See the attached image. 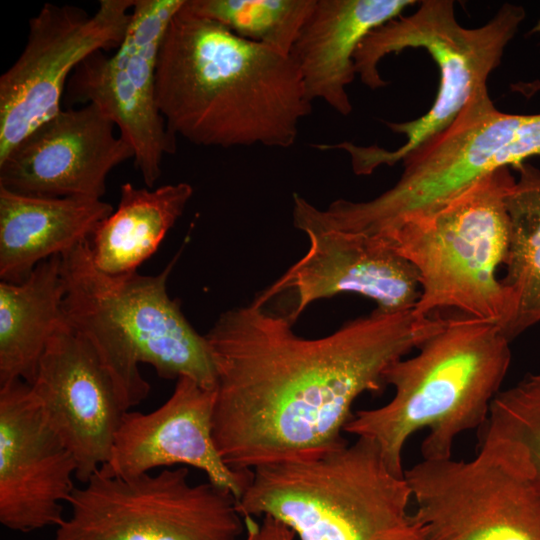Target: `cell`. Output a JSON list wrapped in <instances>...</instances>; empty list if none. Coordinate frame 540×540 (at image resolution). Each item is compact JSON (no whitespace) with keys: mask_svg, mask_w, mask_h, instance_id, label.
Instances as JSON below:
<instances>
[{"mask_svg":"<svg viewBox=\"0 0 540 540\" xmlns=\"http://www.w3.org/2000/svg\"><path fill=\"white\" fill-rule=\"evenodd\" d=\"M482 428L512 442L540 485V369L501 389Z\"/></svg>","mask_w":540,"mask_h":540,"instance_id":"obj_24","label":"cell"},{"mask_svg":"<svg viewBox=\"0 0 540 540\" xmlns=\"http://www.w3.org/2000/svg\"><path fill=\"white\" fill-rule=\"evenodd\" d=\"M87 197H40L0 186V278L19 283L42 261L88 240L113 212Z\"/></svg>","mask_w":540,"mask_h":540,"instance_id":"obj_19","label":"cell"},{"mask_svg":"<svg viewBox=\"0 0 540 540\" xmlns=\"http://www.w3.org/2000/svg\"><path fill=\"white\" fill-rule=\"evenodd\" d=\"M443 322L413 310L375 309L335 332L298 336L287 317L250 304L223 312L205 335L216 370L213 437L237 472L318 458L342 437L363 393H379L384 373Z\"/></svg>","mask_w":540,"mask_h":540,"instance_id":"obj_1","label":"cell"},{"mask_svg":"<svg viewBox=\"0 0 540 540\" xmlns=\"http://www.w3.org/2000/svg\"><path fill=\"white\" fill-rule=\"evenodd\" d=\"M404 477L427 540H540V485L507 439L483 431L471 459L422 458Z\"/></svg>","mask_w":540,"mask_h":540,"instance_id":"obj_8","label":"cell"},{"mask_svg":"<svg viewBox=\"0 0 540 540\" xmlns=\"http://www.w3.org/2000/svg\"><path fill=\"white\" fill-rule=\"evenodd\" d=\"M184 0H135L126 35L114 53L98 51L73 71L67 104H94L118 128L134 151V165L154 188L164 156L175 153L176 136L167 128L155 96L158 53L167 26Z\"/></svg>","mask_w":540,"mask_h":540,"instance_id":"obj_11","label":"cell"},{"mask_svg":"<svg viewBox=\"0 0 540 540\" xmlns=\"http://www.w3.org/2000/svg\"><path fill=\"white\" fill-rule=\"evenodd\" d=\"M216 389L189 377L177 379L171 396L157 409L123 413L111 455L99 470L108 477H132L160 467L190 466L237 499L252 471L237 472L223 461L213 437Z\"/></svg>","mask_w":540,"mask_h":540,"instance_id":"obj_17","label":"cell"},{"mask_svg":"<svg viewBox=\"0 0 540 540\" xmlns=\"http://www.w3.org/2000/svg\"><path fill=\"white\" fill-rule=\"evenodd\" d=\"M61 255L39 263L19 283L0 282V385L32 384L46 346L65 322Z\"/></svg>","mask_w":540,"mask_h":540,"instance_id":"obj_20","label":"cell"},{"mask_svg":"<svg viewBox=\"0 0 540 540\" xmlns=\"http://www.w3.org/2000/svg\"><path fill=\"white\" fill-rule=\"evenodd\" d=\"M532 33H540V20L537 22V24L533 27ZM513 88L526 95L530 96L538 91H540V82H532V83H520L513 86Z\"/></svg>","mask_w":540,"mask_h":540,"instance_id":"obj_26","label":"cell"},{"mask_svg":"<svg viewBox=\"0 0 540 540\" xmlns=\"http://www.w3.org/2000/svg\"><path fill=\"white\" fill-rule=\"evenodd\" d=\"M510 343L497 323L465 315L445 318L414 356L386 369L392 399L354 413L344 432L373 441L400 476L404 446L422 429L428 431L422 458L452 457L456 439L486 423L510 366Z\"/></svg>","mask_w":540,"mask_h":540,"instance_id":"obj_3","label":"cell"},{"mask_svg":"<svg viewBox=\"0 0 540 540\" xmlns=\"http://www.w3.org/2000/svg\"><path fill=\"white\" fill-rule=\"evenodd\" d=\"M414 0H315L290 52L307 97L337 113L353 109L347 86L355 78L354 56L375 28L401 16Z\"/></svg>","mask_w":540,"mask_h":540,"instance_id":"obj_18","label":"cell"},{"mask_svg":"<svg viewBox=\"0 0 540 540\" xmlns=\"http://www.w3.org/2000/svg\"><path fill=\"white\" fill-rule=\"evenodd\" d=\"M88 240L61 255L64 316L93 348L123 410L140 404L150 393L141 363L152 366L161 378L185 376L216 389V370L205 336L191 326L179 301L168 294L176 257L155 275L137 271L109 275L93 263Z\"/></svg>","mask_w":540,"mask_h":540,"instance_id":"obj_4","label":"cell"},{"mask_svg":"<svg viewBox=\"0 0 540 540\" xmlns=\"http://www.w3.org/2000/svg\"><path fill=\"white\" fill-rule=\"evenodd\" d=\"M520 115L499 111L488 88L479 89L446 129L402 160L395 185L364 202L366 220L377 229L390 227L441 206L500 168L525 163L518 149Z\"/></svg>","mask_w":540,"mask_h":540,"instance_id":"obj_12","label":"cell"},{"mask_svg":"<svg viewBox=\"0 0 540 540\" xmlns=\"http://www.w3.org/2000/svg\"><path fill=\"white\" fill-rule=\"evenodd\" d=\"M505 196L508 245L505 317L500 328L511 342L540 323V170L525 162Z\"/></svg>","mask_w":540,"mask_h":540,"instance_id":"obj_22","label":"cell"},{"mask_svg":"<svg viewBox=\"0 0 540 540\" xmlns=\"http://www.w3.org/2000/svg\"><path fill=\"white\" fill-rule=\"evenodd\" d=\"M76 462L44 419L30 386L0 385V522L17 532L58 527Z\"/></svg>","mask_w":540,"mask_h":540,"instance_id":"obj_14","label":"cell"},{"mask_svg":"<svg viewBox=\"0 0 540 540\" xmlns=\"http://www.w3.org/2000/svg\"><path fill=\"white\" fill-rule=\"evenodd\" d=\"M155 96L174 136L222 148H288L312 111L291 55L195 15L185 0L161 41Z\"/></svg>","mask_w":540,"mask_h":540,"instance_id":"obj_2","label":"cell"},{"mask_svg":"<svg viewBox=\"0 0 540 540\" xmlns=\"http://www.w3.org/2000/svg\"><path fill=\"white\" fill-rule=\"evenodd\" d=\"M120 201L90 236L93 263L109 275H123L137 268L158 249L182 215L193 194L186 182L139 188L121 186Z\"/></svg>","mask_w":540,"mask_h":540,"instance_id":"obj_21","label":"cell"},{"mask_svg":"<svg viewBox=\"0 0 540 540\" xmlns=\"http://www.w3.org/2000/svg\"><path fill=\"white\" fill-rule=\"evenodd\" d=\"M514 181L509 167L500 168L441 206L371 235L417 271L419 320L455 309L502 324L506 300L497 271L507 252L505 196Z\"/></svg>","mask_w":540,"mask_h":540,"instance_id":"obj_6","label":"cell"},{"mask_svg":"<svg viewBox=\"0 0 540 540\" xmlns=\"http://www.w3.org/2000/svg\"><path fill=\"white\" fill-rule=\"evenodd\" d=\"M526 16L524 8L503 4L484 25L461 26L452 0H424L417 11L399 16L372 30L354 56L356 74L364 85L378 89L387 85L378 70L387 55L408 48H422L439 70L435 101L423 116L408 122H386L406 142L395 150L377 145L361 146L350 141L337 145L351 160L353 172L364 176L380 166H393L417 147L446 129L473 95L487 87L489 75L500 64L504 50Z\"/></svg>","mask_w":540,"mask_h":540,"instance_id":"obj_7","label":"cell"},{"mask_svg":"<svg viewBox=\"0 0 540 540\" xmlns=\"http://www.w3.org/2000/svg\"><path fill=\"white\" fill-rule=\"evenodd\" d=\"M94 104L62 109L0 159V186L40 197L101 199L109 173L132 147Z\"/></svg>","mask_w":540,"mask_h":540,"instance_id":"obj_15","label":"cell"},{"mask_svg":"<svg viewBox=\"0 0 540 540\" xmlns=\"http://www.w3.org/2000/svg\"><path fill=\"white\" fill-rule=\"evenodd\" d=\"M307 253L266 288L253 304L264 307L282 293H293L292 323L312 302L343 293L373 300L395 313L413 310L420 297L415 268L379 238L335 229L309 228Z\"/></svg>","mask_w":540,"mask_h":540,"instance_id":"obj_16","label":"cell"},{"mask_svg":"<svg viewBox=\"0 0 540 540\" xmlns=\"http://www.w3.org/2000/svg\"><path fill=\"white\" fill-rule=\"evenodd\" d=\"M315 0H185L195 15L289 54Z\"/></svg>","mask_w":540,"mask_h":540,"instance_id":"obj_23","label":"cell"},{"mask_svg":"<svg viewBox=\"0 0 540 540\" xmlns=\"http://www.w3.org/2000/svg\"><path fill=\"white\" fill-rule=\"evenodd\" d=\"M356 438L318 458L254 469L240 514L273 517L299 540H427L404 475L373 441Z\"/></svg>","mask_w":540,"mask_h":540,"instance_id":"obj_5","label":"cell"},{"mask_svg":"<svg viewBox=\"0 0 540 540\" xmlns=\"http://www.w3.org/2000/svg\"><path fill=\"white\" fill-rule=\"evenodd\" d=\"M134 2L101 0L92 15L46 3L29 20L23 51L0 77V159L62 110L69 77L82 61L120 46Z\"/></svg>","mask_w":540,"mask_h":540,"instance_id":"obj_10","label":"cell"},{"mask_svg":"<svg viewBox=\"0 0 540 540\" xmlns=\"http://www.w3.org/2000/svg\"><path fill=\"white\" fill-rule=\"evenodd\" d=\"M189 475L184 466L132 477L98 471L75 488L52 540H238L237 497Z\"/></svg>","mask_w":540,"mask_h":540,"instance_id":"obj_9","label":"cell"},{"mask_svg":"<svg viewBox=\"0 0 540 540\" xmlns=\"http://www.w3.org/2000/svg\"><path fill=\"white\" fill-rule=\"evenodd\" d=\"M30 386L44 419L86 483L110 458L123 413L112 380L87 340L65 322L49 340Z\"/></svg>","mask_w":540,"mask_h":540,"instance_id":"obj_13","label":"cell"},{"mask_svg":"<svg viewBox=\"0 0 540 540\" xmlns=\"http://www.w3.org/2000/svg\"><path fill=\"white\" fill-rule=\"evenodd\" d=\"M246 540H294V532L283 522L263 516L261 523L245 517Z\"/></svg>","mask_w":540,"mask_h":540,"instance_id":"obj_25","label":"cell"}]
</instances>
